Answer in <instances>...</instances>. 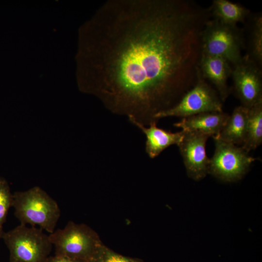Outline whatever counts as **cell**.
<instances>
[{"label":"cell","instance_id":"obj_1","mask_svg":"<svg viewBox=\"0 0 262 262\" xmlns=\"http://www.w3.org/2000/svg\"><path fill=\"white\" fill-rule=\"evenodd\" d=\"M209 8L189 0H108L83 28L81 87L144 126L195 84Z\"/></svg>","mask_w":262,"mask_h":262},{"label":"cell","instance_id":"obj_2","mask_svg":"<svg viewBox=\"0 0 262 262\" xmlns=\"http://www.w3.org/2000/svg\"><path fill=\"white\" fill-rule=\"evenodd\" d=\"M14 214L20 224H30L52 233L61 215L57 202L38 186L13 194Z\"/></svg>","mask_w":262,"mask_h":262},{"label":"cell","instance_id":"obj_3","mask_svg":"<svg viewBox=\"0 0 262 262\" xmlns=\"http://www.w3.org/2000/svg\"><path fill=\"white\" fill-rule=\"evenodd\" d=\"M244 37L237 25L213 18L205 24L201 35V53L221 57L234 66L242 59Z\"/></svg>","mask_w":262,"mask_h":262},{"label":"cell","instance_id":"obj_4","mask_svg":"<svg viewBox=\"0 0 262 262\" xmlns=\"http://www.w3.org/2000/svg\"><path fill=\"white\" fill-rule=\"evenodd\" d=\"M1 239L9 251L10 262H44L52 247L42 229L21 224L4 232Z\"/></svg>","mask_w":262,"mask_h":262},{"label":"cell","instance_id":"obj_5","mask_svg":"<svg viewBox=\"0 0 262 262\" xmlns=\"http://www.w3.org/2000/svg\"><path fill=\"white\" fill-rule=\"evenodd\" d=\"M55 255L89 262L102 242L98 234L85 224L67 223L62 229L49 235Z\"/></svg>","mask_w":262,"mask_h":262},{"label":"cell","instance_id":"obj_6","mask_svg":"<svg viewBox=\"0 0 262 262\" xmlns=\"http://www.w3.org/2000/svg\"><path fill=\"white\" fill-rule=\"evenodd\" d=\"M222 111V101L217 92L203 78L198 67L194 86L175 106L158 114L155 118L158 120L170 116L184 118L203 113Z\"/></svg>","mask_w":262,"mask_h":262},{"label":"cell","instance_id":"obj_7","mask_svg":"<svg viewBox=\"0 0 262 262\" xmlns=\"http://www.w3.org/2000/svg\"><path fill=\"white\" fill-rule=\"evenodd\" d=\"M215 149L210 159L208 173L224 181L241 179L258 159L250 156L242 147L213 137Z\"/></svg>","mask_w":262,"mask_h":262},{"label":"cell","instance_id":"obj_8","mask_svg":"<svg viewBox=\"0 0 262 262\" xmlns=\"http://www.w3.org/2000/svg\"><path fill=\"white\" fill-rule=\"evenodd\" d=\"M231 76L241 105L250 109L262 100V71L247 54L233 66Z\"/></svg>","mask_w":262,"mask_h":262},{"label":"cell","instance_id":"obj_9","mask_svg":"<svg viewBox=\"0 0 262 262\" xmlns=\"http://www.w3.org/2000/svg\"><path fill=\"white\" fill-rule=\"evenodd\" d=\"M210 137L199 131H185L178 145L188 175L196 180L204 178L208 173L210 159L206 144Z\"/></svg>","mask_w":262,"mask_h":262},{"label":"cell","instance_id":"obj_10","mask_svg":"<svg viewBox=\"0 0 262 262\" xmlns=\"http://www.w3.org/2000/svg\"><path fill=\"white\" fill-rule=\"evenodd\" d=\"M198 67L203 78L214 86L220 99L225 101L230 93L227 82L232 70L230 64L221 57L201 53Z\"/></svg>","mask_w":262,"mask_h":262},{"label":"cell","instance_id":"obj_11","mask_svg":"<svg viewBox=\"0 0 262 262\" xmlns=\"http://www.w3.org/2000/svg\"><path fill=\"white\" fill-rule=\"evenodd\" d=\"M130 122L139 129L146 137L145 150L148 156L155 158L165 149L173 145L177 146L180 143L184 136L185 131L172 132L159 128L157 123L154 122L146 127L132 119Z\"/></svg>","mask_w":262,"mask_h":262},{"label":"cell","instance_id":"obj_12","mask_svg":"<svg viewBox=\"0 0 262 262\" xmlns=\"http://www.w3.org/2000/svg\"><path fill=\"white\" fill-rule=\"evenodd\" d=\"M229 116L223 111L203 113L182 118L174 125L184 131H199L213 137L219 133Z\"/></svg>","mask_w":262,"mask_h":262},{"label":"cell","instance_id":"obj_13","mask_svg":"<svg viewBox=\"0 0 262 262\" xmlns=\"http://www.w3.org/2000/svg\"><path fill=\"white\" fill-rule=\"evenodd\" d=\"M249 109L236 107L219 133L213 137L235 145H242L246 137Z\"/></svg>","mask_w":262,"mask_h":262},{"label":"cell","instance_id":"obj_14","mask_svg":"<svg viewBox=\"0 0 262 262\" xmlns=\"http://www.w3.org/2000/svg\"><path fill=\"white\" fill-rule=\"evenodd\" d=\"M209 9L213 18L231 25L244 21L250 13L244 6L227 0H213Z\"/></svg>","mask_w":262,"mask_h":262},{"label":"cell","instance_id":"obj_15","mask_svg":"<svg viewBox=\"0 0 262 262\" xmlns=\"http://www.w3.org/2000/svg\"><path fill=\"white\" fill-rule=\"evenodd\" d=\"M262 143V100L249 109L246 134L242 147L247 152Z\"/></svg>","mask_w":262,"mask_h":262},{"label":"cell","instance_id":"obj_16","mask_svg":"<svg viewBox=\"0 0 262 262\" xmlns=\"http://www.w3.org/2000/svg\"><path fill=\"white\" fill-rule=\"evenodd\" d=\"M250 52L247 54L259 66L262 64V16L254 19L250 38Z\"/></svg>","mask_w":262,"mask_h":262},{"label":"cell","instance_id":"obj_17","mask_svg":"<svg viewBox=\"0 0 262 262\" xmlns=\"http://www.w3.org/2000/svg\"><path fill=\"white\" fill-rule=\"evenodd\" d=\"M89 262H144L142 260L118 254L101 244Z\"/></svg>","mask_w":262,"mask_h":262},{"label":"cell","instance_id":"obj_18","mask_svg":"<svg viewBox=\"0 0 262 262\" xmlns=\"http://www.w3.org/2000/svg\"><path fill=\"white\" fill-rule=\"evenodd\" d=\"M13 194L7 183L0 178V240L4 232L3 224L6 221L10 208L12 207Z\"/></svg>","mask_w":262,"mask_h":262},{"label":"cell","instance_id":"obj_19","mask_svg":"<svg viewBox=\"0 0 262 262\" xmlns=\"http://www.w3.org/2000/svg\"><path fill=\"white\" fill-rule=\"evenodd\" d=\"M44 262H83L66 256L55 255L49 256Z\"/></svg>","mask_w":262,"mask_h":262}]
</instances>
